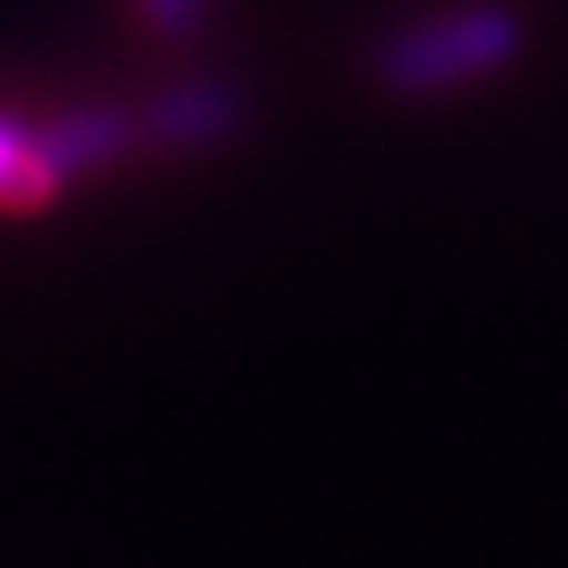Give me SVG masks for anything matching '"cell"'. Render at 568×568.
<instances>
[{"label": "cell", "instance_id": "obj_1", "mask_svg": "<svg viewBox=\"0 0 568 568\" xmlns=\"http://www.w3.org/2000/svg\"><path fill=\"white\" fill-rule=\"evenodd\" d=\"M516 53H521L516 17L500 6H474V11L432 17L389 38L374 59V74L400 95H432V90H453L464 80H485L495 69H506Z\"/></svg>", "mask_w": 568, "mask_h": 568}, {"label": "cell", "instance_id": "obj_2", "mask_svg": "<svg viewBox=\"0 0 568 568\" xmlns=\"http://www.w3.org/2000/svg\"><path fill=\"white\" fill-rule=\"evenodd\" d=\"M63 184L69 180L48 153L42 126L0 111V216H32V211L59 201Z\"/></svg>", "mask_w": 568, "mask_h": 568}, {"label": "cell", "instance_id": "obj_3", "mask_svg": "<svg viewBox=\"0 0 568 568\" xmlns=\"http://www.w3.org/2000/svg\"><path fill=\"white\" fill-rule=\"evenodd\" d=\"M138 138H142L138 122L122 116V111H69V116L42 126V142H48L63 180L80 174V169H105L111 159H122Z\"/></svg>", "mask_w": 568, "mask_h": 568}, {"label": "cell", "instance_id": "obj_4", "mask_svg": "<svg viewBox=\"0 0 568 568\" xmlns=\"http://www.w3.org/2000/svg\"><path fill=\"white\" fill-rule=\"evenodd\" d=\"M237 116V105L226 90L216 84H190V90H169L159 101L142 111L138 132L153 142H169V148H195V142L226 132Z\"/></svg>", "mask_w": 568, "mask_h": 568}]
</instances>
